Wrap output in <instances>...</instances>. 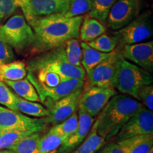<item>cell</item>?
Returning <instances> with one entry per match:
<instances>
[{"mask_svg":"<svg viewBox=\"0 0 153 153\" xmlns=\"http://www.w3.org/2000/svg\"><path fill=\"white\" fill-rule=\"evenodd\" d=\"M83 16L53 15L38 19L30 25L35 35L33 50L49 51L64 45L68 40L78 38Z\"/></svg>","mask_w":153,"mask_h":153,"instance_id":"1","label":"cell"},{"mask_svg":"<svg viewBox=\"0 0 153 153\" xmlns=\"http://www.w3.org/2000/svg\"><path fill=\"white\" fill-rule=\"evenodd\" d=\"M143 105L128 95L115 94L108 101L96 120L97 131L108 141L117 135L123 126Z\"/></svg>","mask_w":153,"mask_h":153,"instance_id":"2","label":"cell"},{"mask_svg":"<svg viewBox=\"0 0 153 153\" xmlns=\"http://www.w3.org/2000/svg\"><path fill=\"white\" fill-rule=\"evenodd\" d=\"M152 74L122 57L118 64L114 88L123 94L138 100V91L145 85H152Z\"/></svg>","mask_w":153,"mask_h":153,"instance_id":"3","label":"cell"},{"mask_svg":"<svg viewBox=\"0 0 153 153\" xmlns=\"http://www.w3.org/2000/svg\"><path fill=\"white\" fill-rule=\"evenodd\" d=\"M50 52L36 57L29 62L28 71H35L41 68L60 74L63 79H79L85 80L86 72L83 67H75L70 65L67 60L65 45L51 50Z\"/></svg>","mask_w":153,"mask_h":153,"instance_id":"4","label":"cell"},{"mask_svg":"<svg viewBox=\"0 0 153 153\" xmlns=\"http://www.w3.org/2000/svg\"><path fill=\"white\" fill-rule=\"evenodd\" d=\"M0 35L17 52L33 46L35 41L31 26L21 14L11 16L4 24L0 25Z\"/></svg>","mask_w":153,"mask_h":153,"instance_id":"5","label":"cell"},{"mask_svg":"<svg viewBox=\"0 0 153 153\" xmlns=\"http://www.w3.org/2000/svg\"><path fill=\"white\" fill-rule=\"evenodd\" d=\"M22 9L28 24L38 19L53 15H65L70 7V0H14Z\"/></svg>","mask_w":153,"mask_h":153,"instance_id":"6","label":"cell"},{"mask_svg":"<svg viewBox=\"0 0 153 153\" xmlns=\"http://www.w3.org/2000/svg\"><path fill=\"white\" fill-rule=\"evenodd\" d=\"M153 33L152 16L150 11L138 15L131 22L113 34L118 40V48L124 45H132L152 37Z\"/></svg>","mask_w":153,"mask_h":153,"instance_id":"7","label":"cell"},{"mask_svg":"<svg viewBox=\"0 0 153 153\" xmlns=\"http://www.w3.org/2000/svg\"><path fill=\"white\" fill-rule=\"evenodd\" d=\"M115 94H116V91L114 88L88 85L82 90L78 108L94 118L99 116L108 101Z\"/></svg>","mask_w":153,"mask_h":153,"instance_id":"8","label":"cell"},{"mask_svg":"<svg viewBox=\"0 0 153 153\" xmlns=\"http://www.w3.org/2000/svg\"><path fill=\"white\" fill-rule=\"evenodd\" d=\"M122 57L120 49H115L108 58L87 72L89 86L114 88L118 66Z\"/></svg>","mask_w":153,"mask_h":153,"instance_id":"9","label":"cell"},{"mask_svg":"<svg viewBox=\"0 0 153 153\" xmlns=\"http://www.w3.org/2000/svg\"><path fill=\"white\" fill-rule=\"evenodd\" d=\"M153 135V114L143 106L120 128L115 136L116 142L137 136Z\"/></svg>","mask_w":153,"mask_h":153,"instance_id":"10","label":"cell"},{"mask_svg":"<svg viewBox=\"0 0 153 153\" xmlns=\"http://www.w3.org/2000/svg\"><path fill=\"white\" fill-rule=\"evenodd\" d=\"M140 0H116L106 19L108 27L113 30L123 28L139 15Z\"/></svg>","mask_w":153,"mask_h":153,"instance_id":"11","label":"cell"},{"mask_svg":"<svg viewBox=\"0 0 153 153\" xmlns=\"http://www.w3.org/2000/svg\"><path fill=\"white\" fill-rule=\"evenodd\" d=\"M28 80L35 87L41 101H43L45 104L48 101L49 104H52L53 102L60 100L76 91L82 89L85 86V80L79 79H65L56 87L53 88L43 87L33 80Z\"/></svg>","mask_w":153,"mask_h":153,"instance_id":"12","label":"cell"},{"mask_svg":"<svg viewBox=\"0 0 153 153\" xmlns=\"http://www.w3.org/2000/svg\"><path fill=\"white\" fill-rule=\"evenodd\" d=\"M120 52L124 59L151 74L153 72L152 41L124 45Z\"/></svg>","mask_w":153,"mask_h":153,"instance_id":"13","label":"cell"},{"mask_svg":"<svg viewBox=\"0 0 153 153\" xmlns=\"http://www.w3.org/2000/svg\"><path fill=\"white\" fill-rule=\"evenodd\" d=\"M44 118H31L0 106V128L8 130H28L36 127H45Z\"/></svg>","mask_w":153,"mask_h":153,"instance_id":"14","label":"cell"},{"mask_svg":"<svg viewBox=\"0 0 153 153\" xmlns=\"http://www.w3.org/2000/svg\"><path fill=\"white\" fill-rule=\"evenodd\" d=\"M83 89L55 101L50 106L49 116L45 117V123L56 125L71 116L78 108L79 100Z\"/></svg>","mask_w":153,"mask_h":153,"instance_id":"15","label":"cell"},{"mask_svg":"<svg viewBox=\"0 0 153 153\" xmlns=\"http://www.w3.org/2000/svg\"><path fill=\"white\" fill-rule=\"evenodd\" d=\"M78 126L76 131L58 148L56 153H70L83 143L89 133L95 120L94 118L78 108Z\"/></svg>","mask_w":153,"mask_h":153,"instance_id":"16","label":"cell"},{"mask_svg":"<svg viewBox=\"0 0 153 153\" xmlns=\"http://www.w3.org/2000/svg\"><path fill=\"white\" fill-rule=\"evenodd\" d=\"M116 143L124 153H149L153 148V135H137Z\"/></svg>","mask_w":153,"mask_h":153,"instance_id":"17","label":"cell"},{"mask_svg":"<svg viewBox=\"0 0 153 153\" xmlns=\"http://www.w3.org/2000/svg\"><path fill=\"white\" fill-rule=\"evenodd\" d=\"M106 30V26L102 22L87 15L82 20L79 38L82 42L88 43L104 33Z\"/></svg>","mask_w":153,"mask_h":153,"instance_id":"18","label":"cell"},{"mask_svg":"<svg viewBox=\"0 0 153 153\" xmlns=\"http://www.w3.org/2000/svg\"><path fill=\"white\" fill-rule=\"evenodd\" d=\"M44 127H36L28 130H8L0 128V150L9 149L21 140L34 133L43 131Z\"/></svg>","mask_w":153,"mask_h":153,"instance_id":"19","label":"cell"},{"mask_svg":"<svg viewBox=\"0 0 153 153\" xmlns=\"http://www.w3.org/2000/svg\"><path fill=\"white\" fill-rule=\"evenodd\" d=\"M80 45L82 50V66L85 69L86 73L89 72L96 66L108 58L113 52L112 51L108 53L99 52L89 46L85 42H81Z\"/></svg>","mask_w":153,"mask_h":153,"instance_id":"20","label":"cell"},{"mask_svg":"<svg viewBox=\"0 0 153 153\" xmlns=\"http://www.w3.org/2000/svg\"><path fill=\"white\" fill-rule=\"evenodd\" d=\"M4 82L12 89L15 94L21 98L35 102L41 101L35 87L27 78L17 81H4Z\"/></svg>","mask_w":153,"mask_h":153,"instance_id":"21","label":"cell"},{"mask_svg":"<svg viewBox=\"0 0 153 153\" xmlns=\"http://www.w3.org/2000/svg\"><path fill=\"white\" fill-rule=\"evenodd\" d=\"M27 76L26 64L20 60L0 65L1 81H17L24 79Z\"/></svg>","mask_w":153,"mask_h":153,"instance_id":"22","label":"cell"},{"mask_svg":"<svg viewBox=\"0 0 153 153\" xmlns=\"http://www.w3.org/2000/svg\"><path fill=\"white\" fill-rule=\"evenodd\" d=\"M105 140L97 131L95 122L83 143L70 153H96L104 146Z\"/></svg>","mask_w":153,"mask_h":153,"instance_id":"23","label":"cell"},{"mask_svg":"<svg viewBox=\"0 0 153 153\" xmlns=\"http://www.w3.org/2000/svg\"><path fill=\"white\" fill-rule=\"evenodd\" d=\"M17 111L26 116L36 118H45L49 116V110L43 105L35 101H30L16 96Z\"/></svg>","mask_w":153,"mask_h":153,"instance_id":"24","label":"cell"},{"mask_svg":"<svg viewBox=\"0 0 153 153\" xmlns=\"http://www.w3.org/2000/svg\"><path fill=\"white\" fill-rule=\"evenodd\" d=\"M64 142L62 135L52 127L40 139L39 153H56Z\"/></svg>","mask_w":153,"mask_h":153,"instance_id":"25","label":"cell"},{"mask_svg":"<svg viewBox=\"0 0 153 153\" xmlns=\"http://www.w3.org/2000/svg\"><path fill=\"white\" fill-rule=\"evenodd\" d=\"M41 135L40 132L34 133L21 140L8 150L14 153H39V143Z\"/></svg>","mask_w":153,"mask_h":153,"instance_id":"26","label":"cell"},{"mask_svg":"<svg viewBox=\"0 0 153 153\" xmlns=\"http://www.w3.org/2000/svg\"><path fill=\"white\" fill-rule=\"evenodd\" d=\"M116 0H92L91 10L88 16L101 22H106L109 11Z\"/></svg>","mask_w":153,"mask_h":153,"instance_id":"27","label":"cell"},{"mask_svg":"<svg viewBox=\"0 0 153 153\" xmlns=\"http://www.w3.org/2000/svg\"><path fill=\"white\" fill-rule=\"evenodd\" d=\"M92 48L99 52L111 53L114 51L118 45V40L114 35L110 36L103 33L93 41L87 43Z\"/></svg>","mask_w":153,"mask_h":153,"instance_id":"28","label":"cell"},{"mask_svg":"<svg viewBox=\"0 0 153 153\" xmlns=\"http://www.w3.org/2000/svg\"><path fill=\"white\" fill-rule=\"evenodd\" d=\"M78 121H79L78 114L75 112L66 120L53 126V128L57 133L62 135L65 140V142L76 131L78 126Z\"/></svg>","mask_w":153,"mask_h":153,"instance_id":"29","label":"cell"},{"mask_svg":"<svg viewBox=\"0 0 153 153\" xmlns=\"http://www.w3.org/2000/svg\"><path fill=\"white\" fill-rule=\"evenodd\" d=\"M92 0H70L68 11L63 16L74 17L82 16L91 9Z\"/></svg>","mask_w":153,"mask_h":153,"instance_id":"30","label":"cell"},{"mask_svg":"<svg viewBox=\"0 0 153 153\" xmlns=\"http://www.w3.org/2000/svg\"><path fill=\"white\" fill-rule=\"evenodd\" d=\"M16 95L4 82L0 80V106L18 111L16 105Z\"/></svg>","mask_w":153,"mask_h":153,"instance_id":"31","label":"cell"},{"mask_svg":"<svg viewBox=\"0 0 153 153\" xmlns=\"http://www.w3.org/2000/svg\"><path fill=\"white\" fill-rule=\"evenodd\" d=\"M138 100L150 111L153 110V86L145 85L138 91Z\"/></svg>","mask_w":153,"mask_h":153,"instance_id":"32","label":"cell"},{"mask_svg":"<svg viewBox=\"0 0 153 153\" xmlns=\"http://www.w3.org/2000/svg\"><path fill=\"white\" fill-rule=\"evenodd\" d=\"M14 60V50L0 35V65L12 62Z\"/></svg>","mask_w":153,"mask_h":153,"instance_id":"33","label":"cell"},{"mask_svg":"<svg viewBox=\"0 0 153 153\" xmlns=\"http://www.w3.org/2000/svg\"><path fill=\"white\" fill-rule=\"evenodd\" d=\"M17 8L14 0H0V22L12 16Z\"/></svg>","mask_w":153,"mask_h":153,"instance_id":"34","label":"cell"},{"mask_svg":"<svg viewBox=\"0 0 153 153\" xmlns=\"http://www.w3.org/2000/svg\"><path fill=\"white\" fill-rule=\"evenodd\" d=\"M65 48L69 50L75 55L78 58L81 60L82 59V50L80 45V43L77 40V38H72V39L68 40V41L65 43Z\"/></svg>","mask_w":153,"mask_h":153,"instance_id":"35","label":"cell"},{"mask_svg":"<svg viewBox=\"0 0 153 153\" xmlns=\"http://www.w3.org/2000/svg\"><path fill=\"white\" fill-rule=\"evenodd\" d=\"M99 153H124L123 151L121 150L119 145L117 143H109L106 145Z\"/></svg>","mask_w":153,"mask_h":153,"instance_id":"36","label":"cell"},{"mask_svg":"<svg viewBox=\"0 0 153 153\" xmlns=\"http://www.w3.org/2000/svg\"><path fill=\"white\" fill-rule=\"evenodd\" d=\"M65 49L66 57H67V60L68 61V62L73 66L82 67L81 60H80L75 55H74L71 51H69L68 49H66L65 48Z\"/></svg>","mask_w":153,"mask_h":153,"instance_id":"37","label":"cell"},{"mask_svg":"<svg viewBox=\"0 0 153 153\" xmlns=\"http://www.w3.org/2000/svg\"><path fill=\"white\" fill-rule=\"evenodd\" d=\"M0 153H14L12 151L8 150V149H4V150H0Z\"/></svg>","mask_w":153,"mask_h":153,"instance_id":"38","label":"cell"},{"mask_svg":"<svg viewBox=\"0 0 153 153\" xmlns=\"http://www.w3.org/2000/svg\"><path fill=\"white\" fill-rule=\"evenodd\" d=\"M149 153H153V148L152 149V150H150V152H149Z\"/></svg>","mask_w":153,"mask_h":153,"instance_id":"39","label":"cell"}]
</instances>
